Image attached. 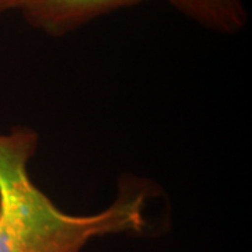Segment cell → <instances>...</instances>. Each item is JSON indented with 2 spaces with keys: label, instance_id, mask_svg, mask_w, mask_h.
<instances>
[{
  "label": "cell",
  "instance_id": "obj_1",
  "mask_svg": "<svg viewBox=\"0 0 252 252\" xmlns=\"http://www.w3.org/2000/svg\"><path fill=\"white\" fill-rule=\"evenodd\" d=\"M36 146L38 136L26 126L0 133V252H83L94 238L147 228V209L157 196L152 182L125 177L105 209L72 215L31 178Z\"/></svg>",
  "mask_w": 252,
  "mask_h": 252
},
{
  "label": "cell",
  "instance_id": "obj_2",
  "mask_svg": "<svg viewBox=\"0 0 252 252\" xmlns=\"http://www.w3.org/2000/svg\"><path fill=\"white\" fill-rule=\"evenodd\" d=\"M149 0H27L18 10L28 24L45 35H67L93 20Z\"/></svg>",
  "mask_w": 252,
  "mask_h": 252
},
{
  "label": "cell",
  "instance_id": "obj_3",
  "mask_svg": "<svg viewBox=\"0 0 252 252\" xmlns=\"http://www.w3.org/2000/svg\"><path fill=\"white\" fill-rule=\"evenodd\" d=\"M199 26L220 34L234 35L247 26L243 0H164Z\"/></svg>",
  "mask_w": 252,
  "mask_h": 252
},
{
  "label": "cell",
  "instance_id": "obj_4",
  "mask_svg": "<svg viewBox=\"0 0 252 252\" xmlns=\"http://www.w3.org/2000/svg\"><path fill=\"white\" fill-rule=\"evenodd\" d=\"M27 0H0V14L9 10H20Z\"/></svg>",
  "mask_w": 252,
  "mask_h": 252
},
{
  "label": "cell",
  "instance_id": "obj_5",
  "mask_svg": "<svg viewBox=\"0 0 252 252\" xmlns=\"http://www.w3.org/2000/svg\"><path fill=\"white\" fill-rule=\"evenodd\" d=\"M0 17H1V14H0Z\"/></svg>",
  "mask_w": 252,
  "mask_h": 252
}]
</instances>
